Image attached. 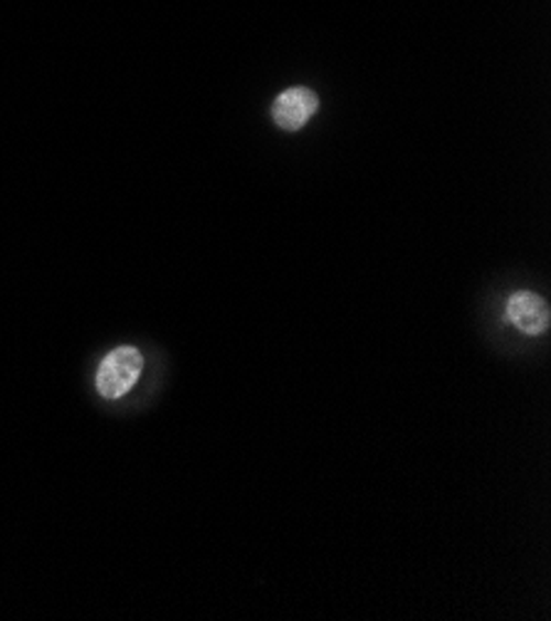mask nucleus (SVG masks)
Listing matches in <instances>:
<instances>
[{
  "label": "nucleus",
  "mask_w": 551,
  "mask_h": 621,
  "mask_svg": "<svg viewBox=\"0 0 551 621\" xmlns=\"http://www.w3.org/2000/svg\"><path fill=\"white\" fill-rule=\"evenodd\" d=\"M141 372H144V354L131 347V344H125V347L111 350L101 360L95 386L101 399L115 401L134 389L141 379Z\"/></svg>",
  "instance_id": "obj_1"
},
{
  "label": "nucleus",
  "mask_w": 551,
  "mask_h": 621,
  "mask_svg": "<svg viewBox=\"0 0 551 621\" xmlns=\"http://www.w3.org/2000/svg\"><path fill=\"white\" fill-rule=\"evenodd\" d=\"M320 109V97L310 87H290L274 99L272 119L284 131H300Z\"/></svg>",
  "instance_id": "obj_2"
},
{
  "label": "nucleus",
  "mask_w": 551,
  "mask_h": 621,
  "mask_svg": "<svg viewBox=\"0 0 551 621\" xmlns=\"http://www.w3.org/2000/svg\"><path fill=\"white\" fill-rule=\"evenodd\" d=\"M507 320L512 322L519 332L537 338V334H544L549 330V304L544 298H539L537 292H515L507 302Z\"/></svg>",
  "instance_id": "obj_3"
}]
</instances>
